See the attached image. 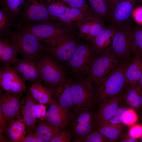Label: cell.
Returning <instances> with one entry per match:
<instances>
[{"label":"cell","instance_id":"cell-1","mask_svg":"<svg viewBox=\"0 0 142 142\" xmlns=\"http://www.w3.org/2000/svg\"><path fill=\"white\" fill-rule=\"evenodd\" d=\"M131 60L130 57L123 60L110 74L93 86L94 100L100 106L108 99L124 92L129 85L125 77L126 69Z\"/></svg>","mask_w":142,"mask_h":142},{"label":"cell","instance_id":"cell-2","mask_svg":"<svg viewBox=\"0 0 142 142\" xmlns=\"http://www.w3.org/2000/svg\"><path fill=\"white\" fill-rule=\"evenodd\" d=\"M43 50L56 61H69L78 44L75 37L70 34L40 40Z\"/></svg>","mask_w":142,"mask_h":142},{"label":"cell","instance_id":"cell-3","mask_svg":"<svg viewBox=\"0 0 142 142\" xmlns=\"http://www.w3.org/2000/svg\"><path fill=\"white\" fill-rule=\"evenodd\" d=\"M122 60L114 54L111 48L105 51L94 58L85 80L93 86L97 85L114 71Z\"/></svg>","mask_w":142,"mask_h":142},{"label":"cell","instance_id":"cell-4","mask_svg":"<svg viewBox=\"0 0 142 142\" xmlns=\"http://www.w3.org/2000/svg\"><path fill=\"white\" fill-rule=\"evenodd\" d=\"M43 51L38 59L41 80L52 91L66 79L62 67L57 61Z\"/></svg>","mask_w":142,"mask_h":142},{"label":"cell","instance_id":"cell-5","mask_svg":"<svg viewBox=\"0 0 142 142\" xmlns=\"http://www.w3.org/2000/svg\"><path fill=\"white\" fill-rule=\"evenodd\" d=\"M93 108L82 107L72 109L69 129L73 142H77L95 128Z\"/></svg>","mask_w":142,"mask_h":142},{"label":"cell","instance_id":"cell-6","mask_svg":"<svg viewBox=\"0 0 142 142\" xmlns=\"http://www.w3.org/2000/svg\"><path fill=\"white\" fill-rule=\"evenodd\" d=\"M9 41L16 48L23 58H32L38 59L42 51L40 40L32 34L17 29L11 33Z\"/></svg>","mask_w":142,"mask_h":142},{"label":"cell","instance_id":"cell-7","mask_svg":"<svg viewBox=\"0 0 142 142\" xmlns=\"http://www.w3.org/2000/svg\"><path fill=\"white\" fill-rule=\"evenodd\" d=\"M16 27L32 34L40 40L70 34L71 31V28L58 22L22 23L19 21Z\"/></svg>","mask_w":142,"mask_h":142},{"label":"cell","instance_id":"cell-8","mask_svg":"<svg viewBox=\"0 0 142 142\" xmlns=\"http://www.w3.org/2000/svg\"><path fill=\"white\" fill-rule=\"evenodd\" d=\"M130 23L115 28L111 49L121 60L129 58L131 52Z\"/></svg>","mask_w":142,"mask_h":142},{"label":"cell","instance_id":"cell-9","mask_svg":"<svg viewBox=\"0 0 142 142\" xmlns=\"http://www.w3.org/2000/svg\"><path fill=\"white\" fill-rule=\"evenodd\" d=\"M93 85L85 79L72 82L71 90L74 108H94L95 105L93 97Z\"/></svg>","mask_w":142,"mask_h":142},{"label":"cell","instance_id":"cell-10","mask_svg":"<svg viewBox=\"0 0 142 142\" xmlns=\"http://www.w3.org/2000/svg\"><path fill=\"white\" fill-rule=\"evenodd\" d=\"M28 23L50 22L46 0H26L22 14Z\"/></svg>","mask_w":142,"mask_h":142},{"label":"cell","instance_id":"cell-11","mask_svg":"<svg viewBox=\"0 0 142 142\" xmlns=\"http://www.w3.org/2000/svg\"><path fill=\"white\" fill-rule=\"evenodd\" d=\"M94 58V53L88 45L78 44L68 63L75 73L84 74L88 71Z\"/></svg>","mask_w":142,"mask_h":142},{"label":"cell","instance_id":"cell-12","mask_svg":"<svg viewBox=\"0 0 142 142\" xmlns=\"http://www.w3.org/2000/svg\"><path fill=\"white\" fill-rule=\"evenodd\" d=\"M137 0H118L113 5L109 18L112 26L116 28L130 23L132 12Z\"/></svg>","mask_w":142,"mask_h":142},{"label":"cell","instance_id":"cell-13","mask_svg":"<svg viewBox=\"0 0 142 142\" xmlns=\"http://www.w3.org/2000/svg\"><path fill=\"white\" fill-rule=\"evenodd\" d=\"M21 94H11L5 92L0 95V111L6 125L7 122L11 119L21 118L19 111Z\"/></svg>","mask_w":142,"mask_h":142},{"label":"cell","instance_id":"cell-14","mask_svg":"<svg viewBox=\"0 0 142 142\" xmlns=\"http://www.w3.org/2000/svg\"><path fill=\"white\" fill-rule=\"evenodd\" d=\"M47 115L44 121L57 128L63 129L70 124V112L53 99L49 104Z\"/></svg>","mask_w":142,"mask_h":142},{"label":"cell","instance_id":"cell-15","mask_svg":"<svg viewBox=\"0 0 142 142\" xmlns=\"http://www.w3.org/2000/svg\"><path fill=\"white\" fill-rule=\"evenodd\" d=\"M14 64L13 68L24 80L34 82L41 80L38 59L23 58Z\"/></svg>","mask_w":142,"mask_h":142},{"label":"cell","instance_id":"cell-16","mask_svg":"<svg viewBox=\"0 0 142 142\" xmlns=\"http://www.w3.org/2000/svg\"><path fill=\"white\" fill-rule=\"evenodd\" d=\"M21 100L22 118L26 125L27 134L33 132L36 125L37 120L35 114L34 108L37 102L34 98L30 90L26 93Z\"/></svg>","mask_w":142,"mask_h":142},{"label":"cell","instance_id":"cell-17","mask_svg":"<svg viewBox=\"0 0 142 142\" xmlns=\"http://www.w3.org/2000/svg\"><path fill=\"white\" fill-rule=\"evenodd\" d=\"M124 92L110 98L99 106L94 116L96 127L101 123L108 120L113 116L119 106Z\"/></svg>","mask_w":142,"mask_h":142},{"label":"cell","instance_id":"cell-18","mask_svg":"<svg viewBox=\"0 0 142 142\" xmlns=\"http://www.w3.org/2000/svg\"><path fill=\"white\" fill-rule=\"evenodd\" d=\"M115 30L112 26L105 27L91 41L93 53L101 54L111 48Z\"/></svg>","mask_w":142,"mask_h":142},{"label":"cell","instance_id":"cell-19","mask_svg":"<svg viewBox=\"0 0 142 142\" xmlns=\"http://www.w3.org/2000/svg\"><path fill=\"white\" fill-rule=\"evenodd\" d=\"M119 106L142 110V92L137 85H129L124 92Z\"/></svg>","mask_w":142,"mask_h":142},{"label":"cell","instance_id":"cell-20","mask_svg":"<svg viewBox=\"0 0 142 142\" xmlns=\"http://www.w3.org/2000/svg\"><path fill=\"white\" fill-rule=\"evenodd\" d=\"M72 82L66 80L52 91V95L62 106L69 110L73 108L71 90Z\"/></svg>","mask_w":142,"mask_h":142},{"label":"cell","instance_id":"cell-21","mask_svg":"<svg viewBox=\"0 0 142 142\" xmlns=\"http://www.w3.org/2000/svg\"><path fill=\"white\" fill-rule=\"evenodd\" d=\"M63 129L39 120L33 132L39 142H50L53 138L60 134Z\"/></svg>","mask_w":142,"mask_h":142},{"label":"cell","instance_id":"cell-22","mask_svg":"<svg viewBox=\"0 0 142 142\" xmlns=\"http://www.w3.org/2000/svg\"><path fill=\"white\" fill-rule=\"evenodd\" d=\"M142 73V56L136 53L128 66L125 73L126 80L129 85L138 83Z\"/></svg>","mask_w":142,"mask_h":142},{"label":"cell","instance_id":"cell-23","mask_svg":"<svg viewBox=\"0 0 142 142\" xmlns=\"http://www.w3.org/2000/svg\"><path fill=\"white\" fill-rule=\"evenodd\" d=\"M7 123L8 126L5 133L10 140L13 142H23L26 134L23 119L22 118L12 119Z\"/></svg>","mask_w":142,"mask_h":142},{"label":"cell","instance_id":"cell-24","mask_svg":"<svg viewBox=\"0 0 142 142\" xmlns=\"http://www.w3.org/2000/svg\"><path fill=\"white\" fill-rule=\"evenodd\" d=\"M87 16L79 9L67 6L58 22L71 28H77Z\"/></svg>","mask_w":142,"mask_h":142},{"label":"cell","instance_id":"cell-25","mask_svg":"<svg viewBox=\"0 0 142 142\" xmlns=\"http://www.w3.org/2000/svg\"><path fill=\"white\" fill-rule=\"evenodd\" d=\"M19 53L14 46L10 41L4 39H0V60L4 65L14 64L18 60Z\"/></svg>","mask_w":142,"mask_h":142},{"label":"cell","instance_id":"cell-26","mask_svg":"<svg viewBox=\"0 0 142 142\" xmlns=\"http://www.w3.org/2000/svg\"><path fill=\"white\" fill-rule=\"evenodd\" d=\"M124 126L123 123L112 124L102 122L95 128L104 137L108 142H113L120 140L123 133Z\"/></svg>","mask_w":142,"mask_h":142},{"label":"cell","instance_id":"cell-27","mask_svg":"<svg viewBox=\"0 0 142 142\" xmlns=\"http://www.w3.org/2000/svg\"><path fill=\"white\" fill-rule=\"evenodd\" d=\"M30 90L34 98L39 103L49 105L53 99L52 90L42 85L39 81L35 82L30 87Z\"/></svg>","mask_w":142,"mask_h":142},{"label":"cell","instance_id":"cell-28","mask_svg":"<svg viewBox=\"0 0 142 142\" xmlns=\"http://www.w3.org/2000/svg\"><path fill=\"white\" fill-rule=\"evenodd\" d=\"M26 0H0L2 8L6 12L11 21L22 14Z\"/></svg>","mask_w":142,"mask_h":142},{"label":"cell","instance_id":"cell-29","mask_svg":"<svg viewBox=\"0 0 142 142\" xmlns=\"http://www.w3.org/2000/svg\"><path fill=\"white\" fill-rule=\"evenodd\" d=\"M48 10L52 20L58 22L67 7L62 0H46Z\"/></svg>","mask_w":142,"mask_h":142},{"label":"cell","instance_id":"cell-30","mask_svg":"<svg viewBox=\"0 0 142 142\" xmlns=\"http://www.w3.org/2000/svg\"><path fill=\"white\" fill-rule=\"evenodd\" d=\"M95 14L87 16L77 27L79 36L85 40H89L95 24L99 18Z\"/></svg>","mask_w":142,"mask_h":142},{"label":"cell","instance_id":"cell-31","mask_svg":"<svg viewBox=\"0 0 142 142\" xmlns=\"http://www.w3.org/2000/svg\"><path fill=\"white\" fill-rule=\"evenodd\" d=\"M0 83L1 88L5 92L11 94H22L26 88L22 78L13 81L1 79Z\"/></svg>","mask_w":142,"mask_h":142},{"label":"cell","instance_id":"cell-32","mask_svg":"<svg viewBox=\"0 0 142 142\" xmlns=\"http://www.w3.org/2000/svg\"><path fill=\"white\" fill-rule=\"evenodd\" d=\"M94 14L102 18L109 17L111 8L106 0H88Z\"/></svg>","mask_w":142,"mask_h":142},{"label":"cell","instance_id":"cell-33","mask_svg":"<svg viewBox=\"0 0 142 142\" xmlns=\"http://www.w3.org/2000/svg\"><path fill=\"white\" fill-rule=\"evenodd\" d=\"M131 52L134 55L139 53L142 56V26L131 29Z\"/></svg>","mask_w":142,"mask_h":142},{"label":"cell","instance_id":"cell-34","mask_svg":"<svg viewBox=\"0 0 142 142\" xmlns=\"http://www.w3.org/2000/svg\"><path fill=\"white\" fill-rule=\"evenodd\" d=\"M21 78L14 69L9 65H4L0 69V79L13 81Z\"/></svg>","mask_w":142,"mask_h":142},{"label":"cell","instance_id":"cell-35","mask_svg":"<svg viewBox=\"0 0 142 142\" xmlns=\"http://www.w3.org/2000/svg\"><path fill=\"white\" fill-rule=\"evenodd\" d=\"M77 142H108L104 137L95 128L89 133Z\"/></svg>","mask_w":142,"mask_h":142},{"label":"cell","instance_id":"cell-36","mask_svg":"<svg viewBox=\"0 0 142 142\" xmlns=\"http://www.w3.org/2000/svg\"><path fill=\"white\" fill-rule=\"evenodd\" d=\"M11 20L5 11L2 8L0 10V33L2 36L7 34L11 27Z\"/></svg>","mask_w":142,"mask_h":142},{"label":"cell","instance_id":"cell-37","mask_svg":"<svg viewBox=\"0 0 142 142\" xmlns=\"http://www.w3.org/2000/svg\"><path fill=\"white\" fill-rule=\"evenodd\" d=\"M35 114L37 119L44 121L46 118L47 112L46 107L44 104L37 103L35 106Z\"/></svg>","mask_w":142,"mask_h":142},{"label":"cell","instance_id":"cell-38","mask_svg":"<svg viewBox=\"0 0 142 142\" xmlns=\"http://www.w3.org/2000/svg\"><path fill=\"white\" fill-rule=\"evenodd\" d=\"M72 136L70 130H63L58 136L53 138L50 142H70Z\"/></svg>","mask_w":142,"mask_h":142},{"label":"cell","instance_id":"cell-39","mask_svg":"<svg viewBox=\"0 0 142 142\" xmlns=\"http://www.w3.org/2000/svg\"><path fill=\"white\" fill-rule=\"evenodd\" d=\"M137 119V116L134 110L129 109L124 115L122 123L124 124L132 125L136 121Z\"/></svg>","mask_w":142,"mask_h":142},{"label":"cell","instance_id":"cell-40","mask_svg":"<svg viewBox=\"0 0 142 142\" xmlns=\"http://www.w3.org/2000/svg\"><path fill=\"white\" fill-rule=\"evenodd\" d=\"M131 17L138 24L142 26V6L136 7L133 11Z\"/></svg>","mask_w":142,"mask_h":142},{"label":"cell","instance_id":"cell-41","mask_svg":"<svg viewBox=\"0 0 142 142\" xmlns=\"http://www.w3.org/2000/svg\"><path fill=\"white\" fill-rule=\"evenodd\" d=\"M129 135L133 137L138 138L142 136V126L139 124L134 125L130 128Z\"/></svg>","mask_w":142,"mask_h":142},{"label":"cell","instance_id":"cell-42","mask_svg":"<svg viewBox=\"0 0 142 142\" xmlns=\"http://www.w3.org/2000/svg\"><path fill=\"white\" fill-rule=\"evenodd\" d=\"M123 117L113 116L108 120L102 122L105 124H118L123 123Z\"/></svg>","mask_w":142,"mask_h":142},{"label":"cell","instance_id":"cell-43","mask_svg":"<svg viewBox=\"0 0 142 142\" xmlns=\"http://www.w3.org/2000/svg\"><path fill=\"white\" fill-rule=\"evenodd\" d=\"M134 137L130 136L129 134L126 133L122 134L120 140L121 142H135L138 141V139Z\"/></svg>","mask_w":142,"mask_h":142},{"label":"cell","instance_id":"cell-44","mask_svg":"<svg viewBox=\"0 0 142 142\" xmlns=\"http://www.w3.org/2000/svg\"><path fill=\"white\" fill-rule=\"evenodd\" d=\"M129 109L124 106H119L113 116L123 117L124 115Z\"/></svg>","mask_w":142,"mask_h":142},{"label":"cell","instance_id":"cell-45","mask_svg":"<svg viewBox=\"0 0 142 142\" xmlns=\"http://www.w3.org/2000/svg\"><path fill=\"white\" fill-rule=\"evenodd\" d=\"M23 142H39L33 132L27 134L24 138Z\"/></svg>","mask_w":142,"mask_h":142},{"label":"cell","instance_id":"cell-46","mask_svg":"<svg viewBox=\"0 0 142 142\" xmlns=\"http://www.w3.org/2000/svg\"><path fill=\"white\" fill-rule=\"evenodd\" d=\"M136 85L142 92V73L140 78Z\"/></svg>","mask_w":142,"mask_h":142},{"label":"cell","instance_id":"cell-47","mask_svg":"<svg viewBox=\"0 0 142 142\" xmlns=\"http://www.w3.org/2000/svg\"><path fill=\"white\" fill-rule=\"evenodd\" d=\"M111 10L114 4L118 0H106Z\"/></svg>","mask_w":142,"mask_h":142},{"label":"cell","instance_id":"cell-48","mask_svg":"<svg viewBox=\"0 0 142 142\" xmlns=\"http://www.w3.org/2000/svg\"><path fill=\"white\" fill-rule=\"evenodd\" d=\"M67 5L71 2L72 0H62Z\"/></svg>","mask_w":142,"mask_h":142},{"label":"cell","instance_id":"cell-49","mask_svg":"<svg viewBox=\"0 0 142 142\" xmlns=\"http://www.w3.org/2000/svg\"><path fill=\"white\" fill-rule=\"evenodd\" d=\"M137 3L140 5L142 6V0H137Z\"/></svg>","mask_w":142,"mask_h":142},{"label":"cell","instance_id":"cell-50","mask_svg":"<svg viewBox=\"0 0 142 142\" xmlns=\"http://www.w3.org/2000/svg\"><path fill=\"white\" fill-rule=\"evenodd\" d=\"M141 141H142V137H141Z\"/></svg>","mask_w":142,"mask_h":142}]
</instances>
